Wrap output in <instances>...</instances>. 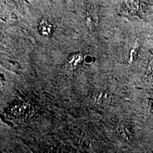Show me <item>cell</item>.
Listing matches in <instances>:
<instances>
[{
    "label": "cell",
    "mask_w": 153,
    "mask_h": 153,
    "mask_svg": "<svg viewBox=\"0 0 153 153\" xmlns=\"http://www.w3.org/2000/svg\"><path fill=\"white\" fill-rule=\"evenodd\" d=\"M40 33L44 36H50L53 33V25L48 21L43 19L39 24Z\"/></svg>",
    "instance_id": "6da1fadb"
}]
</instances>
